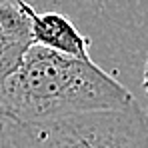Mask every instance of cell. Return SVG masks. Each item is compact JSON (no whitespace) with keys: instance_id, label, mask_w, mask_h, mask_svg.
Segmentation results:
<instances>
[{"instance_id":"cell-1","label":"cell","mask_w":148,"mask_h":148,"mask_svg":"<svg viewBox=\"0 0 148 148\" xmlns=\"http://www.w3.org/2000/svg\"><path fill=\"white\" fill-rule=\"evenodd\" d=\"M132 100V92L92 58L62 54L34 42L0 80V114L16 122L122 108Z\"/></svg>"},{"instance_id":"cell-2","label":"cell","mask_w":148,"mask_h":148,"mask_svg":"<svg viewBox=\"0 0 148 148\" xmlns=\"http://www.w3.org/2000/svg\"><path fill=\"white\" fill-rule=\"evenodd\" d=\"M6 148H148V112L134 98L122 108L16 122L6 116Z\"/></svg>"},{"instance_id":"cell-3","label":"cell","mask_w":148,"mask_h":148,"mask_svg":"<svg viewBox=\"0 0 148 148\" xmlns=\"http://www.w3.org/2000/svg\"><path fill=\"white\" fill-rule=\"evenodd\" d=\"M32 42L44 48L70 54L78 58H90V38H86L74 22L62 12H36L28 10Z\"/></svg>"},{"instance_id":"cell-4","label":"cell","mask_w":148,"mask_h":148,"mask_svg":"<svg viewBox=\"0 0 148 148\" xmlns=\"http://www.w3.org/2000/svg\"><path fill=\"white\" fill-rule=\"evenodd\" d=\"M32 6L16 2L0 4V80L10 72L32 44L30 16Z\"/></svg>"},{"instance_id":"cell-5","label":"cell","mask_w":148,"mask_h":148,"mask_svg":"<svg viewBox=\"0 0 148 148\" xmlns=\"http://www.w3.org/2000/svg\"><path fill=\"white\" fill-rule=\"evenodd\" d=\"M0 148H6V116L0 114Z\"/></svg>"},{"instance_id":"cell-6","label":"cell","mask_w":148,"mask_h":148,"mask_svg":"<svg viewBox=\"0 0 148 148\" xmlns=\"http://www.w3.org/2000/svg\"><path fill=\"white\" fill-rule=\"evenodd\" d=\"M142 88L148 96V58H146V64H144V72H142Z\"/></svg>"},{"instance_id":"cell-7","label":"cell","mask_w":148,"mask_h":148,"mask_svg":"<svg viewBox=\"0 0 148 148\" xmlns=\"http://www.w3.org/2000/svg\"><path fill=\"white\" fill-rule=\"evenodd\" d=\"M12 2H16V4H20V6H26V4H28L26 0H12Z\"/></svg>"}]
</instances>
